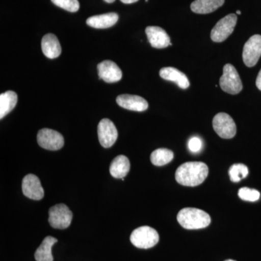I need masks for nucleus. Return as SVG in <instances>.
<instances>
[{"label": "nucleus", "instance_id": "13", "mask_svg": "<svg viewBox=\"0 0 261 261\" xmlns=\"http://www.w3.org/2000/svg\"><path fill=\"white\" fill-rule=\"evenodd\" d=\"M147 39L152 47L163 49L171 45V39L166 31L159 27H148L145 29Z\"/></svg>", "mask_w": 261, "mask_h": 261}, {"label": "nucleus", "instance_id": "28", "mask_svg": "<svg viewBox=\"0 0 261 261\" xmlns=\"http://www.w3.org/2000/svg\"><path fill=\"white\" fill-rule=\"evenodd\" d=\"M139 0H121V3L124 4H132V3H137Z\"/></svg>", "mask_w": 261, "mask_h": 261}, {"label": "nucleus", "instance_id": "27", "mask_svg": "<svg viewBox=\"0 0 261 261\" xmlns=\"http://www.w3.org/2000/svg\"><path fill=\"white\" fill-rule=\"evenodd\" d=\"M256 86L257 89L261 91V70L258 73L256 79Z\"/></svg>", "mask_w": 261, "mask_h": 261}, {"label": "nucleus", "instance_id": "2", "mask_svg": "<svg viewBox=\"0 0 261 261\" xmlns=\"http://www.w3.org/2000/svg\"><path fill=\"white\" fill-rule=\"evenodd\" d=\"M178 222L187 229H200L208 226L211 222L210 216L200 209L186 207L177 215Z\"/></svg>", "mask_w": 261, "mask_h": 261}, {"label": "nucleus", "instance_id": "11", "mask_svg": "<svg viewBox=\"0 0 261 261\" xmlns=\"http://www.w3.org/2000/svg\"><path fill=\"white\" fill-rule=\"evenodd\" d=\"M22 191L25 197L34 200H42L44 196L40 180L34 174H28L23 178Z\"/></svg>", "mask_w": 261, "mask_h": 261}, {"label": "nucleus", "instance_id": "8", "mask_svg": "<svg viewBox=\"0 0 261 261\" xmlns=\"http://www.w3.org/2000/svg\"><path fill=\"white\" fill-rule=\"evenodd\" d=\"M37 142L42 148L48 150H58L64 145V138L57 130L42 128L38 132Z\"/></svg>", "mask_w": 261, "mask_h": 261}, {"label": "nucleus", "instance_id": "10", "mask_svg": "<svg viewBox=\"0 0 261 261\" xmlns=\"http://www.w3.org/2000/svg\"><path fill=\"white\" fill-rule=\"evenodd\" d=\"M99 143L105 148H109L114 145L118 139V130L114 123L108 118L101 120L97 127Z\"/></svg>", "mask_w": 261, "mask_h": 261}, {"label": "nucleus", "instance_id": "31", "mask_svg": "<svg viewBox=\"0 0 261 261\" xmlns=\"http://www.w3.org/2000/svg\"><path fill=\"white\" fill-rule=\"evenodd\" d=\"M225 261H235V260H225Z\"/></svg>", "mask_w": 261, "mask_h": 261}, {"label": "nucleus", "instance_id": "29", "mask_svg": "<svg viewBox=\"0 0 261 261\" xmlns=\"http://www.w3.org/2000/svg\"><path fill=\"white\" fill-rule=\"evenodd\" d=\"M104 1L107 3H114V2L116 1V0H104Z\"/></svg>", "mask_w": 261, "mask_h": 261}, {"label": "nucleus", "instance_id": "7", "mask_svg": "<svg viewBox=\"0 0 261 261\" xmlns=\"http://www.w3.org/2000/svg\"><path fill=\"white\" fill-rule=\"evenodd\" d=\"M213 126L215 132L221 138L231 139L236 135V124L227 113H220L216 115L213 120Z\"/></svg>", "mask_w": 261, "mask_h": 261}, {"label": "nucleus", "instance_id": "21", "mask_svg": "<svg viewBox=\"0 0 261 261\" xmlns=\"http://www.w3.org/2000/svg\"><path fill=\"white\" fill-rule=\"evenodd\" d=\"M58 242L56 238L48 236L43 240L40 246L38 247L35 252L36 260L37 261H53L51 247Z\"/></svg>", "mask_w": 261, "mask_h": 261}, {"label": "nucleus", "instance_id": "23", "mask_svg": "<svg viewBox=\"0 0 261 261\" xmlns=\"http://www.w3.org/2000/svg\"><path fill=\"white\" fill-rule=\"evenodd\" d=\"M248 168L245 165L242 163L233 164L229 168L230 179L233 182H239L243 178H246L248 175Z\"/></svg>", "mask_w": 261, "mask_h": 261}, {"label": "nucleus", "instance_id": "15", "mask_svg": "<svg viewBox=\"0 0 261 261\" xmlns=\"http://www.w3.org/2000/svg\"><path fill=\"white\" fill-rule=\"evenodd\" d=\"M160 76L163 80L174 82L182 89H186L190 85V81L187 75L173 67L163 68L160 70Z\"/></svg>", "mask_w": 261, "mask_h": 261}, {"label": "nucleus", "instance_id": "16", "mask_svg": "<svg viewBox=\"0 0 261 261\" xmlns=\"http://www.w3.org/2000/svg\"><path fill=\"white\" fill-rule=\"evenodd\" d=\"M42 53L49 59H55L61 56L62 48L58 37L55 34H47L42 38Z\"/></svg>", "mask_w": 261, "mask_h": 261}, {"label": "nucleus", "instance_id": "9", "mask_svg": "<svg viewBox=\"0 0 261 261\" xmlns=\"http://www.w3.org/2000/svg\"><path fill=\"white\" fill-rule=\"evenodd\" d=\"M261 56V36H252L245 43L243 48L244 63L247 67H253L257 64Z\"/></svg>", "mask_w": 261, "mask_h": 261}, {"label": "nucleus", "instance_id": "6", "mask_svg": "<svg viewBox=\"0 0 261 261\" xmlns=\"http://www.w3.org/2000/svg\"><path fill=\"white\" fill-rule=\"evenodd\" d=\"M237 21L238 17L236 14H229L221 18L211 31V39L215 42H224L232 34Z\"/></svg>", "mask_w": 261, "mask_h": 261}, {"label": "nucleus", "instance_id": "30", "mask_svg": "<svg viewBox=\"0 0 261 261\" xmlns=\"http://www.w3.org/2000/svg\"><path fill=\"white\" fill-rule=\"evenodd\" d=\"M237 14H238V15L241 14V11H240V10H238V11H237Z\"/></svg>", "mask_w": 261, "mask_h": 261}, {"label": "nucleus", "instance_id": "22", "mask_svg": "<svg viewBox=\"0 0 261 261\" xmlns=\"http://www.w3.org/2000/svg\"><path fill=\"white\" fill-rule=\"evenodd\" d=\"M173 159V152L166 148L155 149L150 155L151 162L156 166H165L171 162Z\"/></svg>", "mask_w": 261, "mask_h": 261}, {"label": "nucleus", "instance_id": "17", "mask_svg": "<svg viewBox=\"0 0 261 261\" xmlns=\"http://www.w3.org/2000/svg\"><path fill=\"white\" fill-rule=\"evenodd\" d=\"M118 15L116 13L94 15L87 20V24L92 28L102 29L111 28L118 22Z\"/></svg>", "mask_w": 261, "mask_h": 261}, {"label": "nucleus", "instance_id": "26", "mask_svg": "<svg viewBox=\"0 0 261 261\" xmlns=\"http://www.w3.org/2000/svg\"><path fill=\"white\" fill-rule=\"evenodd\" d=\"M202 141L200 138L197 137H193L189 140L188 148L194 153L200 152L202 148Z\"/></svg>", "mask_w": 261, "mask_h": 261}, {"label": "nucleus", "instance_id": "4", "mask_svg": "<svg viewBox=\"0 0 261 261\" xmlns=\"http://www.w3.org/2000/svg\"><path fill=\"white\" fill-rule=\"evenodd\" d=\"M219 84L222 90L230 94H238L243 88L238 70L231 64L224 65L223 75L220 78Z\"/></svg>", "mask_w": 261, "mask_h": 261}, {"label": "nucleus", "instance_id": "19", "mask_svg": "<svg viewBox=\"0 0 261 261\" xmlns=\"http://www.w3.org/2000/svg\"><path fill=\"white\" fill-rule=\"evenodd\" d=\"M225 0H195L191 4V10L197 14H208L221 8Z\"/></svg>", "mask_w": 261, "mask_h": 261}, {"label": "nucleus", "instance_id": "24", "mask_svg": "<svg viewBox=\"0 0 261 261\" xmlns=\"http://www.w3.org/2000/svg\"><path fill=\"white\" fill-rule=\"evenodd\" d=\"M53 4L70 13H75L80 8L78 0H51Z\"/></svg>", "mask_w": 261, "mask_h": 261}, {"label": "nucleus", "instance_id": "20", "mask_svg": "<svg viewBox=\"0 0 261 261\" xmlns=\"http://www.w3.org/2000/svg\"><path fill=\"white\" fill-rule=\"evenodd\" d=\"M18 95L13 91H8L0 94V118L3 119L16 106Z\"/></svg>", "mask_w": 261, "mask_h": 261}, {"label": "nucleus", "instance_id": "5", "mask_svg": "<svg viewBox=\"0 0 261 261\" xmlns=\"http://www.w3.org/2000/svg\"><path fill=\"white\" fill-rule=\"evenodd\" d=\"M73 213L65 204H58L49 210V223L51 227L64 229L71 224Z\"/></svg>", "mask_w": 261, "mask_h": 261}, {"label": "nucleus", "instance_id": "14", "mask_svg": "<svg viewBox=\"0 0 261 261\" xmlns=\"http://www.w3.org/2000/svg\"><path fill=\"white\" fill-rule=\"evenodd\" d=\"M118 106L128 111L142 112L149 107L148 102L143 97L132 94H121L116 98Z\"/></svg>", "mask_w": 261, "mask_h": 261}, {"label": "nucleus", "instance_id": "3", "mask_svg": "<svg viewBox=\"0 0 261 261\" xmlns=\"http://www.w3.org/2000/svg\"><path fill=\"white\" fill-rule=\"evenodd\" d=\"M130 243L140 249H149L159 242L158 231L150 226H144L134 230L130 237Z\"/></svg>", "mask_w": 261, "mask_h": 261}, {"label": "nucleus", "instance_id": "1", "mask_svg": "<svg viewBox=\"0 0 261 261\" xmlns=\"http://www.w3.org/2000/svg\"><path fill=\"white\" fill-rule=\"evenodd\" d=\"M208 167L202 162H187L181 165L176 171V181L186 187L201 185L207 177Z\"/></svg>", "mask_w": 261, "mask_h": 261}, {"label": "nucleus", "instance_id": "25", "mask_svg": "<svg viewBox=\"0 0 261 261\" xmlns=\"http://www.w3.org/2000/svg\"><path fill=\"white\" fill-rule=\"evenodd\" d=\"M238 195L242 200L249 201V202H255L260 199V194L257 190L254 189L243 187L239 190Z\"/></svg>", "mask_w": 261, "mask_h": 261}, {"label": "nucleus", "instance_id": "18", "mask_svg": "<svg viewBox=\"0 0 261 261\" xmlns=\"http://www.w3.org/2000/svg\"><path fill=\"white\" fill-rule=\"evenodd\" d=\"M130 166L129 160L126 156L118 155L111 163L110 173L113 177L122 179L129 172Z\"/></svg>", "mask_w": 261, "mask_h": 261}, {"label": "nucleus", "instance_id": "12", "mask_svg": "<svg viewBox=\"0 0 261 261\" xmlns=\"http://www.w3.org/2000/svg\"><path fill=\"white\" fill-rule=\"evenodd\" d=\"M98 75L99 80L107 83L119 82L122 78V71L114 62L105 61L97 65Z\"/></svg>", "mask_w": 261, "mask_h": 261}]
</instances>
